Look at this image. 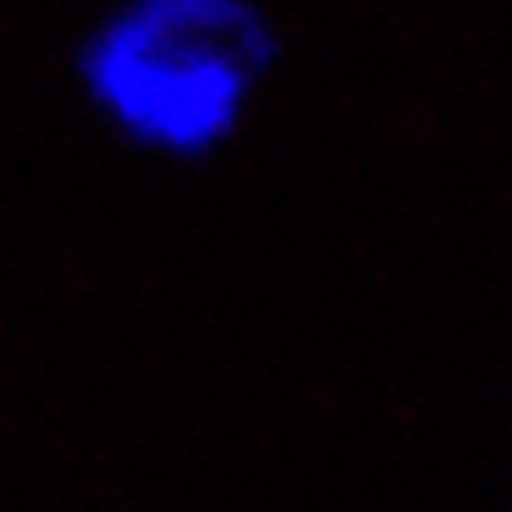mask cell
I'll return each mask as SVG.
<instances>
[{
	"label": "cell",
	"instance_id": "obj_1",
	"mask_svg": "<svg viewBox=\"0 0 512 512\" xmlns=\"http://www.w3.org/2000/svg\"><path fill=\"white\" fill-rule=\"evenodd\" d=\"M278 61L261 0H113L74 48V83L122 148L204 165L248 135Z\"/></svg>",
	"mask_w": 512,
	"mask_h": 512
}]
</instances>
